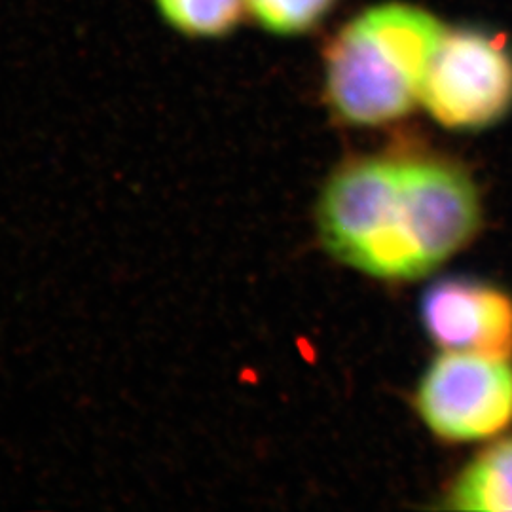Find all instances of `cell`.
Returning a JSON list of instances; mask_svg holds the SVG:
<instances>
[{"label": "cell", "instance_id": "8992f818", "mask_svg": "<svg viewBox=\"0 0 512 512\" xmlns=\"http://www.w3.org/2000/svg\"><path fill=\"white\" fill-rule=\"evenodd\" d=\"M448 507L512 512V439L495 442L465 467L448 494Z\"/></svg>", "mask_w": 512, "mask_h": 512}, {"label": "cell", "instance_id": "7a4b0ae2", "mask_svg": "<svg viewBox=\"0 0 512 512\" xmlns=\"http://www.w3.org/2000/svg\"><path fill=\"white\" fill-rule=\"evenodd\" d=\"M444 29L425 10L389 2L368 8L330 40L325 88L355 126H382L420 101L421 82Z\"/></svg>", "mask_w": 512, "mask_h": 512}, {"label": "cell", "instance_id": "5b68a950", "mask_svg": "<svg viewBox=\"0 0 512 512\" xmlns=\"http://www.w3.org/2000/svg\"><path fill=\"white\" fill-rule=\"evenodd\" d=\"M420 313L423 329L444 351L512 357V298L497 287L444 279L423 294Z\"/></svg>", "mask_w": 512, "mask_h": 512}, {"label": "cell", "instance_id": "ba28073f", "mask_svg": "<svg viewBox=\"0 0 512 512\" xmlns=\"http://www.w3.org/2000/svg\"><path fill=\"white\" fill-rule=\"evenodd\" d=\"M336 0H247L256 21L277 35H300L319 25Z\"/></svg>", "mask_w": 512, "mask_h": 512}, {"label": "cell", "instance_id": "277c9868", "mask_svg": "<svg viewBox=\"0 0 512 512\" xmlns=\"http://www.w3.org/2000/svg\"><path fill=\"white\" fill-rule=\"evenodd\" d=\"M416 408L440 439L497 437L512 423L511 359L444 351L421 378Z\"/></svg>", "mask_w": 512, "mask_h": 512}, {"label": "cell", "instance_id": "6da1fadb", "mask_svg": "<svg viewBox=\"0 0 512 512\" xmlns=\"http://www.w3.org/2000/svg\"><path fill=\"white\" fill-rule=\"evenodd\" d=\"M330 255L380 279H418L439 266L418 160L365 158L342 165L317 207Z\"/></svg>", "mask_w": 512, "mask_h": 512}, {"label": "cell", "instance_id": "3957f363", "mask_svg": "<svg viewBox=\"0 0 512 512\" xmlns=\"http://www.w3.org/2000/svg\"><path fill=\"white\" fill-rule=\"evenodd\" d=\"M420 101L450 129L492 126L512 107V52L480 29L444 31L421 82Z\"/></svg>", "mask_w": 512, "mask_h": 512}, {"label": "cell", "instance_id": "52a82bcc", "mask_svg": "<svg viewBox=\"0 0 512 512\" xmlns=\"http://www.w3.org/2000/svg\"><path fill=\"white\" fill-rule=\"evenodd\" d=\"M169 25L192 37H222L238 25L247 0H156Z\"/></svg>", "mask_w": 512, "mask_h": 512}]
</instances>
